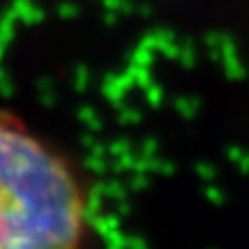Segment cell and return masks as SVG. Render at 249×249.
Returning a JSON list of instances; mask_svg holds the SVG:
<instances>
[{
	"mask_svg": "<svg viewBox=\"0 0 249 249\" xmlns=\"http://www.w3.org/2000/svg\"><path fill=\"white\" fill-rule=\"evenodd\" d=\"M96 235L88 170L19 112L0 108V249H79Z\"/></svg>",
	"mask_w": 249,
	"mask_h": 249,
	"instance_id": "1",
	"label": "cell"
}]
</instances>
